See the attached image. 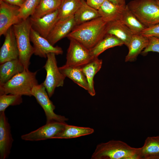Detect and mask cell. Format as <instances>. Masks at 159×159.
<instances>
[{
	"instance_id": "obj_1",
	"label": "cell",
	"mask_w": 159,
	"mask_h": 159,
	"mask_svg": "<svg viewBox=\"0 0 159 159\" xmlns=\"http://www.w3.org/2000/svg\"><path fill=\"white\" fill-rule=\"evenodd\" d=\"M107 24L100 17L75 26L67 37L76 40L90 50L106 34Z\"/></svg>"
},
{
	"instance_id": "obj_2",
	"label": "cell",
	"mask_w": 159,
	"mask_h": 159,
	"mask_svg": "<svg viewBox=\"0 0 159 159\" xmlns=\"http://www.w3.org/2000/svg\"><path fill=\"white\" fill-rule=\"evenodd\" d=\"M138 150L122 141L112 140L98 144L91 159H139Z\"/></svg>"
},
{
	"instance_id": "obj_3",
	"label": "cell",
	"mask_w": 159,
	"mask_h": 159,
	"mask_svg": "<svg viewBox=\"0 0 159 159\" xmlns=\"http://www.w3.org/2000/svg\"><path fill=\"white\" fill-rule=\"evenodd\" d=\"M37 71L32 72L25 69L6 83L0 85V95L13 94L32 96L33 87L38 84L36 78Z\"/></svg>"
},
{
	"instance_id": "obj_4",
	"label": "cell",
	"mask_w": 159,
	"mask_h": 159,
	"mask_svg": "<svg viewBox=\"0 0 159 159\" xmlns=\"http://www.w3.org/2000/svg\"><path fill=\"white\" fill-rule=\"evenodd\" d=\"M19 52V59L26 69H28L30 59L34 54L30 43V32L32 25L29 17L12 26Z\"/></svg>"
},
{
	"instance_id": "obj_5",
	"label": "cell",
	"mask_w": 159,
	"mask_h": 159,
	"mask_svg": "<svg viewBox=\"0 0 159 159\" xmlns=\"http://www.w3.org/2000/svg\"><path fill=\"white\" fill-rule=\"evenodd\" d=\"M128 7L146 27L159 23V6L155 0H133Z\"/></svg>"
},
{
	"instance_id": "obj_6",
	"label": "cell",
	"mask_w": 159,
	"mask_h": 159,
	"mask_svg": "<svg viewBox=\"0 0 159 159\" xmlns=\"http://www.w3.org/2000/svg\"><path fill=\"white\" fill-rule=\"evenodd\" d=\"M56 55L53 53L48 54L47 59L44 66L47 74L42 83L49 97L53 95L56 88L63 86L66 77L61 72L57 66Z\"/></svg>"
},
{
	"instance_id": "obj_7",
	"label": "cell",
	"mask_w": 159,
	"mask_h": 159,
	"mask_svg": "<svg viewBox=\"0 0 159 159\" xmlns=\"http://www.w3.org/2000/svg\"><path fill=\"white\" fill-rule=\"evenodd\" d=\"M31 93L44 110L46 117V123L53 121L65 122L68 120L64 116L57 115L54 112L55 107L50 100L42 83L35 86L32 90Z\"/></svg>"
},
{
	"instance_id": "obj_8",
	"label": "cell",
	"mask_w": 159,
	"mask_h": 159,
	"mask_svg": "<svg viewBox=\"0 0 159 159\" xmlns=\"http://www.w3.org/2000/svg\"><path fill=\"white\" fill-rule=\"evenodd\" d=\"M69 39L70 42L66 55V65L81 67L93 59L89 49L74 39Z\"/></svg>"
},
{
	"instance_id": "obj_9",
	"label": "cell",
	"mask_w": 159,
	"mask_h": 159,
	"mask_svg": "<svg viewBox=\"0 0 159 159\" xmlns=\"http://www.w3.org/2000/svg\"><path fill=\"white\" fill-rule=\"evenodd\" d=\"M65 122L53 121L46 123L38 129L21 136L22 140L27 141H38L52 139L64 130Z\"/></svg>"
},
{
	"instance_id": "obj_10",
	"label": "cell",
	"mask_w": 159,
	"mask_h": 159,
	"mask_svg": "<svg viewBox=\"0 0 159 159\" xmlns=\"http://www.w3.org/2000/svg\"><path fill=\"white\" fill-rule=\"evenodd\" d=\"M19 7L0 0V36L5 35L12 26L21 20L19 16Z\"/></svg>"
},
{
	"instance_id": "obj_11",
	"label": "cell",
	"mask_w": 159,
	"mask_h": 159,
	"mask_svg": "<svg viewBox=\"0 0 159 159\" xmlns=\"http://www.w3.org/2000/svg\"><path fill=\"white\" fill-rule=\"evenodd\" d=\"M30 39L33 44L34 54L35 55L46 58L47 54L50 53L57 55L63 53V50L61 47L54 46L32 27L30 32Z\"/></svg>"
},
{
	"instance_id": "obj_12",
	"label": "cell",
	"mask_w": 159,
	"mask_h": 159,
	"mask_svg": "<svg viewBox=\"0 0 159 159\" xmlns=\"http://www.w3.org/2000/svg\"><path fill=\"white\" fill-rule=\"evenodd\" d=\"M14 140L10 125L4 112L0 113V159H6L11 153Z\"/></svg>"
},
{
	"instance_id": "obj_13",
	"label": "cell",
	"mask_w": 159,
	"mask_h": 159,
	"mask_svg": "<svg viewBox=\"0 0 159 159\" xmlns=\"http://www.w3.org/2000/svg\"><path fill=\"white\" fill-rule=\"evenodd\" d=\"M4 42L0 50V63L19 59V52L12 26L7 31Z\"/></svg>"
},
{
	"instance_id": "obj_14",
	"label": "cell",
	"mask_w": 159,
	"mask_h": 159,
	"mask_svg": "<svg viewBox=\"0 0 159 159\" xmlns=\"http://www.w3.org/2000/svg\"><path fill=\"white\" fill-rule=\"evenodd\" d=\"M58 9L39 18L30 16L32 27L41 36L47 38L59 20Z\"/></svg>"
},
{
	"instance_id": "obj_15",
	"label": "cell",
	"mask_w": 159,
	"mask_h": 159,
	"mask_svg": "<svg viewBox=\"0 0 159 159\" xmlns=\"http://www.w3.org/2000/svg\"><path fill=\"white\" fill-rule=\"evenodd\" d=\"M76 26L74 16L63 20L59 19L47 39L53 45L67 36Z\"/></svg>"
},
{
	"instance_id": "obj_16",
	"label": "cell",
	"mask_w": 159,
	"mask_h": 159,
	"mask_svg": "<svg viewBox=\"0 0 159 159\" xmlns=\"http://www.w3.org/2000/svg\"><path fill=\"white\" fill-rule=\"evenodd\" d=\"M126 5H120L105 0L98 10L100 17L108 23L120 20Z\"/></svg>"
},
{
	"instance_id": "obj_17",
	"label": "cell",
	"mask_w": 159,
	"mask_h": 159,
	"mask_svg": "<svg viewBox=\"0 0 159 159\" xmlns=\"http://www.w3.org/2000/svg\"><path fill=\"white\" fill-rule=\"evenodd\" d=\"M106 32V34L113 35L120 39L127 47L133 35L120 20L107 23Z\"/></svg>"
},
{
	"instance_id": "obj_18",
	"label": "cell",
	"mask_w": 159,
	"mask_h": 159,
	"mask_svg": "<svg viewBox=\"0 0 159 159\" xmlns=\"http://www.w3.org/2000/svg\"><path fill=\"white\" fill-rule=\"evenodd\" d=\"M25 68L19 59L6 62L0 66V85L7 82L13 77L20 73Z\"/></svg>"
},
{
	"instance_id": "obj_19",
	"label": "cell",
	"mask_w": 159,
	"mask_h": 159,
	"mask_svg": "<svg viewBox=\"0 0 159 159\" xmlns=\"http://www.w3.org/2000/svg\"><path fill=\"white\" fill-rule=\"evenodd\" d=\"M138 155L139 159H159V135L148 137Z\"/></svg>"
},
{
	"instance_id": "obj_20",
	"label": "cell",
	"mask_w": 159,
	"mask_h": 159,
	"mask_svg": "<svg viewBox=\"0 0 159 159\" xmlns=\"http://www.w3.org/2000/svg\"><path fill=\"white\" fill-rule=\"evenodd\" d=\"M148 37L141 34H133L128 47V52L125 57V61H135L138 55L148 46Z\"/></svg>"
},
{
	"instance_id": "obj_21",
	"label": "cell",
	"mask_w": 159,
	"mask_h": 159,
	"mask_svg": "<svg viewBox=\"0 0 159 159\" xmlns=\"http://www.w3.org/2000/svg\"><path fill=\"white\" fill-rule=\"evenodd\" d=\"M102 60L98 57L93 58L90 62L81 67L88 82L89 90L87 91L92 96L96 94L94 86V78L96 73L101 69Z\"/></svg>"
},
{
	"instance_id": "obj_22",
	"label": "cell",
	"mask_w": 159,
	"mask_h": 159,
	"mask_svg": "<svg viewBox=\"0 0 159 159\" xmlns=\"http://www.w3.org/2000/svg\"><path fill=\"white\" fill-rule=\"evenodd\" d=\"M59 69L66 77L69 78L80 87L87 91H88L87 80L81 67H72L65 64L59 67Z\"/></svg>"
},
{
	"instance_id": "obj_23",
	"label": "cell",
	"mask_w": 159,
	"mask_h": 159,
	"mask_svg": "<svg viewBox=\"0 0 159 159\" xmlns=\"http://www.w3.org/2000/svg\"><path fill=\"white\" fill-rule=\"evenodd\" d=\"M100 17L98 10L88 5L85 0H81L80 6L74 17L76 26Z\"/></svg>"
},
{
	"instance_id": "obj_24",
	"label": "cell",
	"mask_w": 159,
	"mask_h": 159,
	"mask_svg": "<svg viewBox=\"0 0 159 159\" xmlns=\"http://www.w3.org/2000/svg\"><path fill=\"white\" fill-rule=\"evenodd\" d=\"M124 44L123 42L116 37L106 34L93 47L90 49L93 58L98 56L107 49L117 46Z\"/></svg>"
},
{
	"instance_id": "obj_25",
	"label": "cell",
	"mask_w": 159,
	"mask_h": 159,
	"mask_svg": "<svg viewBox=\"0 0 159 159\" xmlns=\"http://www.w3.org/2000/svg\"><path fill=\"white\" fill-rule=\"evenodd\" d=\"M120 20L130 29L133 34H140L146 28L129 9L127 5Z\"/></svg>"
},
{
	"instance_id": "obj_26",
	"label": "cell",
	"mask_w": 159,
	"mask_h": 159,
	"mask_svg": "<svg viewBox=\"0 0 159 159\" xmlns=\"http://www.w3.org/2000/svg\"><path fill=\"white\" fill-rule=\"evenodd\" d=\"M94 130L89 127L66 125L64 130L53 139H70L91 134L94 132Z\"/></svg>"
},
{
	"instance_id": "obj_27",
	"label": "cell",
	"mask_w": 159,
	"mask_h": 159,
	"mask_svg": "<svg viewBox=\"0 0 159 159\" xmlns=\"http://www.w3.org/2000/svg\"><path fill=\"white\" fill-rule=\"evenodd\" d=\"M62 0H40L33 14L31 16L39 18L58 9Z\"/></svg>"
},
{
	"instance_id": "obj_28",
	"label": "cell",
	"mask_w": 159,
	"mask_h": 159,
	"mask_svg": "<svg viewBox=\"0 0 159 159\" xmlns=\"http://www.w3.org/2000/svg\"><path fill=\"white\" fill-rule=\"evenodd\" d=\"M80 4V0H62L58 9L59 19H64L74 16Z\"/></svg>"
},
{
	"instance_id": "obj_29",
	"label": "cell",
	"mask_w": 159,
	"mask_h": 159,
	"mask_svg": "<svg viewBox=\"0 0 159 159\" xmlns=\"http://www.w3.org/2000/svg\"><path fill=\"white\" fill-rule=\"evenodd\" d=\"M22 96L11 94L0 95V113L4 112L9 106L18 105L21 103Z\"/></svg>"
},
{
	"instance_id": "obj_30",
	"label": "cell",
	"mask_w": 159,
	"mask_h": 159,
	"mask_svg": "<svg viewBox=\"0 0 159 159\" xmlns=\"http://www.w3.org/2000/svg\"><path fill=\"white\" fill-rule=\"evenodd\" d=\"M40 0H25L19 7V16L21 20H24L34 13Z\"/></svg>"
},
{
	"instance_id": "obj_31",
	"label": "cell",
	"mask_w": 159,
	"mask_h": 159,
	"mask_svg": "<svg viewBox=\"0 0 159 159\" xmlns=\"http://www.w3.org/2000/svg\"><path fill=\"white\" fill-rule=\"evenodd\" d=\"M148 37V44L142 52L141 54L143 55H145L148 52H150L159 53V39L153 37Z\"/></svg>"
},
{
	"instance_id": "obj_32",
	"label": "cell",
	"mask_w": 159,
	"mask_h": 159,
	"mask_svg": "<svg viewBox=\"0 0 159 159\" xmlns=\"http://www.w3.org/2000/svg\"><path fill=\"white\" fill-rule=\"evenodd\" d=\"M140 34L147 37H153L159 39V23L145 28Z\"/></svg>"
},
{
	"instance_id": "obj_33",
	"label": "cell",
	"mask_w": 159,
	"mask_h": 159,
	"mask_svg": "<svg viewBox=\"0 0 159 159\" xmlns=\"http://www.w3.org/2000/svg\"><path fill=\"white\" fill-rule=\"evenodd\" d=\"M87 4L92 7L98 10L105 0H85Z\"/></svg>"
},
{
	"instance_id": "obj_34",
	"label": "cell",
	"mask_w": 159,
	"mask_h": 159,
	"mask_svg": "<svg viewBox=\"0 0 159 159\" xmlns=\"http://www.w3.org/2000/svg\"><path fill=\"white\" fill-rule=\"evenodd\" d=\"M9 4L20 7L25 0H0Z\"/></svg>"
},
{
	"instance_id": "obj_35",
	"label": "cell",
	"mask_w": 159,
	"mask_h": 159,
	"mask_svg": "<svg viewBox=\"0 0 159 159\" xmlns=\"http://www.w3.org/2000/svg\"><path fill=\"white\" fill-rule=\"evenodd\" d=\"M111 2L120 5L125 6L126 0H108Z\"/></svg>"
},
{
	"instance_id": "obj_36",
	"label": "cell",
	"mask_w": 159,
	"mask_h": 159,
	"mask_svg": "<svg viewBox=\"0 0 159 159\" xmlns=\"http://www.w3.org/2000/svg\"><path fill=\"white\" fill-rule=\"evenodd\" d=\"M157 4L159 6V1H156Z\"/></svg>"
},
{
	"instance_id": "obj_37",
	"label": "cell",
	"mask_w": 159,
	"mask_h": 159,
	"mask_svg": "<svg viewBox=\"0 0 159 159\" xmlns=\"http://www.w3.org/2000/svg\"><path fill=\"white\" fill-rule=\"evenodd\" d=\"M156 0L157 1H159V0Z\"/></svg>"
},
{
	"instance_id": "obj_38",
	"label": "cell",
	"mask_w": 159,
	"mask_h": 159,
	"mask_svg": "<svg viewBox=\"0 0 159 159\" xmlns=\"http://www.w3.org/2000/svg\"></svg>"
}]
</instances>
